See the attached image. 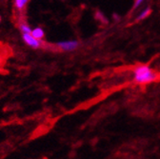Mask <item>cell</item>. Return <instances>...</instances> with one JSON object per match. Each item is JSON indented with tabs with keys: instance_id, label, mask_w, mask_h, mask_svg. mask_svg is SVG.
I'll list each match as a JSON object with an SVG mask.
<instances>
[{
	"instance_id": "obj_1",
	"label": "cell",
	"mask_w": 160,
	"mask_h": 159,
	"mask_svg": "<svg viewBox=\"0 0 160 159\" xmlns=\"http://www.w3.org/2000/svg\"><path fill=\"white\" fill-rule=\"evenodd\" d=\"M157 79V73L148 66L140 65L133 70V80L139 84L151 83Z\"/></svg>"
},
{
	"instance_id": "obj_7",
	"label": "cell",
	"mask_w": 160,
	"mask_h": 159,
	"mask_svg": "<svg viewBox=\"0 0 160 159\" xmlns=\"http://www.w3.org/2000/svg\"><path fill=\"white\" fill-rule=\"evenodd\" d=\"M144 1H145V0H135V2H134V4H133V10L137 9V8H138L140 5H141Z\"/></svg>"
},
{
	"instance_id": "obj_5",
	"label": "cell",
	"mask_w": 160,
	"mask_h": 159,
	"mask_svg": "<svg viewBox=\"0 0 160 159\" xmlns=\"http://www.w3.org/2000/svg\"><path fill=\"white\" fill-rule=\"evenodd\" d=\"M19 30H20V32H21V33L31 32H32V29L29 26V24L26 23V22H24V21H21V22L19 23Z\"/></svg>"
},
{
	"instance_id": "obj_4",
	"label": "cell",
	"mask_w": 160,
	"mask_h": 159,
	"mask_svg": "<svg viewBox=\"0 0 160 159\" xmlns=\"http://www.w3.org/2000/svg\"><path fill=\"white\" fill-rule=\"evenodd\" d=\"M31 33L32 36H34L36 39H38V40H43L44 37H45V31L40 27H36L34 29H32Z\"/></svg>"
},
{
	"instance_id": "obj_2",
	"label": "cell",
	"mask_w": 160,
	"mask_h": 159,
	"mask_svg": "<svg viewBox=\"0 0 160 159\" xmlns=\"http://www.w3.org/2000/svg\"><path fill=\"white\" fill-rule=\"evenodd\" d=\"M22 39H23L24 43L27 46H29L30 48L34 49V50L42 48L43 45H44L43 40H38V39H36L34 36L32 35L31 32H24V33H22Z\"/></svg>"
},
{
	"instance_id": "obj_8",
	"label": "cell",
	"mask_w": 160,
	"mask_h": 159,
	"mask_svg": "<svg viewBox=\"0 0 160 159\" xmlns=\"http://www.w3.org/2000/svg\"><path fill=\"white\" fill-rule=\"evenodd\" d=\"M1 20H2V17H1V14H0V22H1Z\"/></svg>"
},
{
	"instance_id": "obj_6",
	"label": "cell",
	"mask_w": 160,
	"mask_h": 159,
	"mask_svg": "<svg viewBox=\"0 0 160 159\" xmlns=\"http://www.w3.org/2000/svg\"><path fill=\"white\" fill-rule=\"evenodd\" d=\"M150 12H151V9L148 7V8H146L145 10H143L141 12L139 13V15L136 17V20L137 21H140V20H143V19H145L149 14H150Z\"/></svg>"
},
{
	"instance_id": "obj_9",
	"label": "cell",
	"mask_w": 160,
	"mask_h": 159,
	"mask_svg": "<svg viewBox=\"0 0 160 159\" xmlns=\"http://www.w3.org/2000/svg\"><path fill=\"white\" fill-rule=\"evenodd\" d=\"M1 62H2V59H1V56H0V64H1Z\"/></svg>"
},
{
	"instance_id": "obj_10",
	"label": "cell",
	"mask_w": 160,
	"mask_h": 159,
	"mask_svg": "<svg viewBox=\"0 0 160 159\" xmlns=\"http://www.w3.org/2000/svg\"><path fill=\"white\" fill-rule=\"evenodd\" d=\"M25 1H26V3L28 4V2H29V0H25Z\"/></svg>"
},
{
	"instance_id": "obj_3",
	"label": "cell",
	"mask_w": 160,
	"mask_h": 159,
	"mask_svg": "<svg viewBox=\"0 0 160 159\" xmlns=\"http://www.w3.org/2000/svg\"><path fill=\"white\" fill-rule=\"evenodd\" d=\"M56 48L62 52H72L79 47V42L77 40H67L57 42L55 44Z\"/></svg>"
}]
</instances>
